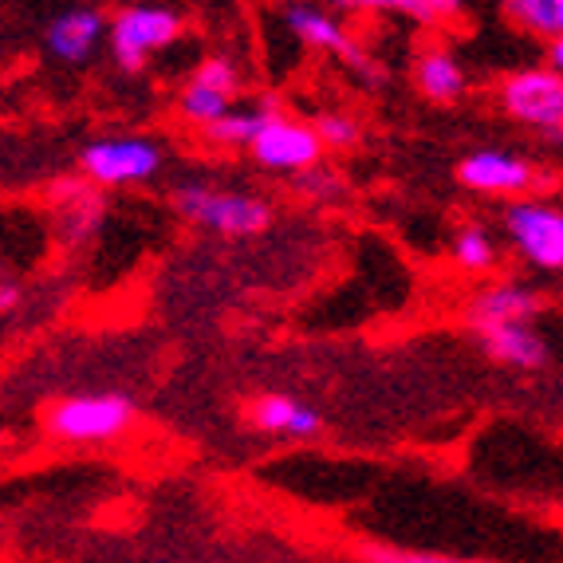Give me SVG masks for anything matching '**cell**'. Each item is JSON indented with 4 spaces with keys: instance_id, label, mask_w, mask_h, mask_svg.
<instances>
[{
    "instance_id": "6",
    "label": "cell",
    "mask_w": 563,
    "mask_h": 563,
    "mask_svg": "<svg viewBox=\"0 0 563 563\" xmlns=\"http://www.w3.org/2000/svg\"><path fill=\"white\" fill-rule=\"evenodd\" d=\"M79 166L95 189L142 186L162 169V151L151 139H95L79 151Z\"/></svg>"
},
{
    "instance_id": "7",
    "label": "cell",
    "mask_w": 563,
    "mask_h": 563,
    "mask_svg": "<svg viewBox=\"0 0 563 563\" xmlns=\"http://www.w3.org/2000/svg\"><path fill=\"white\" fill-rule=\"evenodd\" d=\"M505 229L517 241L520 256L544 273L563 268V213L548 201H512L505 209Z\"/></svg>"
},
{
    "instance_id": "16",
    "label": "cell",
    "mask_w": 563,
    "mask_h": 563,
    "mask_svg": "<svg viewBox=\"0 0 563 563\" xmlns=\"http://www.w3.org/2000/svg\"><path fill=\"white\" fill-rule=\"evenodd\" d=\"M505 16L517 20L520 29L532 32V36H540V40L563 36V4L560 0H512V4H505Z\"/></svg>"
},
{
    "instance_id": "1",
    "label": "cell",
    "mask_w": 563,
    "mask_h": 563,
    "mask_svg": "<svg viewBox=\"0 0 563 563\" xmlns=\"http://www.w3.org/2000/svg\"><path fill=\"white\" fill-rule=\"evenodd\" d=\"M139 422V406L126 395H76L47 406L44 430L47 438L67 445H103L119 442Z\"/></svg>"
},
{
    "instance_id": "5",
    "label": "cell",
    "mask_w": 563,
    "mask_h": 563,
    "mask_svg": "<svg viewBox=\"0 0 563 563\" xmlns=\"http://www.w3.org/2000/svg\"><path fill=\"white\" fill-rule=\"evenodd\" d=\"M497 99L508 119L536 126V131H548L552 142H560V134H563V76L560 71H548V67L512 71V76L500 79Z\"/></svg>"
},
{
    "instance_id": "9",
    "label": "cell",
    "mask_w": 563,
    "mask_h": 563,
    "mask_svg": "<svg viewBox=\"0 0 563 563\" xmlns=\"http://www.w3.org/2000/svg\"><path fill=\"white\" fill-rule=\"evenodd\" d=\"M284 20H288V29L296 32V36H300L308 47H316V52H331V56H339V59H347V64L358 67L363 76L375 79V67H371V59L363 56V47H358L355 40L347 36V29H343V24H339L331 12L311 9V4H291V9H284Z\"/></svg>"
},
{
    "instance_id": "17",
    "label": "cell",
    "mask_w": 563,
    "mask_h": 563,
    "mask_svg": "<svg viewBox=\"0 0 563 563\" xmlns=\"http://www.w3.org/2000/svg\"><path fill=\"white\" fill-rule=\"evenodd\" d=\"M453 261L461 268H470V273H485V268L497 264V244H493V236L481 225H470L453 236Z\"/></svg>"
},
{
    "instance_id": "22",
    "label": "cell",
    "mask_w": 563,
    "mask_h": 563,
    "mask_svg": "<svg viewBox=\"0 0 563 563\" xmlns=\"http://www.w3.org/2000/svg\"><path fill=\"white\" fill-rule=\"evenodd\" d=\"M358 560L363 563H481V560H457V555H442V552H410V548H395V544H363L358 548Z\"/></svg>"
},
{
    "instance_id": "12",
    "label": "cell",
    "mask_w": 563,
    "mask_h": 563,
    "mask_svg": "<svg viewBox=\"0 0 563 563\" xmlns=\"http://www.w3.org/2000/svg\"><path fill=\"white\" fill-rule=\"evenodd\" d=\"M249 422L264 433H284V438H316L323 430V418L311 406L291 395H261L249 402Z\"/></svg>"
},
{
    "instance_id": "4",
    "label": "cell",
    "mask_w": 563,
    "mask_h": 563,
    "mask_svg": "<svg viewBox=\"0 0 563 563\" xmlns=\"http://www.w3.org/2000/svg\"><path fill=\"white\" fill-rule=\"evenodd\" d=\"M261 111H264L261 131L249 142V154L261 166L284 169V174H308V169L320 166L323 146L316 139V131H311V122H296L291 114H284L276 99H264Z\"/></svg>"
},
{
    "instance_id": "3",
    "label": "cell",
    "mask_w": 563,
    "mask_h": 563,
    "mask_svg": "<svg viewBox=\"0 0 563 563\" xmlns=\"http://www.w3.org/2000/svg\"><path fill=\"white\" fill-rule=\"evenodd\" d=\"M174 206L186 221L206 225L213 233L225 236H256L273 225V206L264 198H249V194H221V189L206 186H181L174 194Z\"/></svg>"
},
{
    "instance_id": "20",
    "label": "cell",
    "mask_w": 563,
    "mask_h": 563,
    "mask_svg": "<svg viewBox=\"0 0 563 563\" xmlns=\"http://www.w3.org/2000/svg\"><path fill=\"white\" fill-rule=\"evenodd\" d=\"M178 111L186 122H194V126H209V122L225 119L229 111H233V99H225V95H213V91H201V87H186L178 99Z\"/></svg>"
},
{
    "instance_id": "11",
    "label": "cell",
    "mask_w": 563,
    "mask_h": 563,
    "mask_svg": "<svg viewBox=\"0 0 563 563\" xmlns=\"http://www.w3.org/2000/svg\"><path fill=\"white\" fill-rule=\"evenodd\" d=\"M103 32H107V12L91 9V4H79V9H67L59 16H52V24H47V47L64 64H87L95 56V44L103 40Z\"/></svg>"
},
{
    "instance_id": "23",
    "label": "cell",
    "mask_w": 563,
    "mask_h": 563,
    "mask_svg": "<svg viewBox=\"0 0 563 563\" xmlns=\"http://www.w3.org/2000/svg\"><path fill=\"white\" fill-rule=\"evenodd\" d=\"M390 12H406L413 20H445L457 16L461 4H450V0H395V4H383Z\"/></svg>"
},
{
    "instance_id": "25",
    "label": "cell",
    "mask_w": 563,
    "mask_h": 563,
    "mask_svg": "<svg viewBox=\"0 0 563 563\" xmlns=\"http://www.w3.org/2000/svg\"><path fill=\"white\" fill-rule=\"evenodd\" d=\"M12 308H20V288L16 284H0V311H12Z\"/></svg>"
},
{
    "instance_id": "24",
    "label": "cell",
    "mask_w": 563,
    "mask_h": 563,
    "mask_svg": "<svg viewBox=\"0 0 563 563\" xmlns=\"http://www.w3.org/2000/svg\"><path fill=\"white\" fill-rule=\"evenodd\" d=\"M296 189L300 194H311V198H320V201H331V198H339L343 194V181L335 178V174H328V169H308V174H300L296 178Z\"/></svg>"
},
{
    "instance_id": "13",
    "label": "cell",
    "mask_w": 563,
    "mask_h": 563,
    "mask_svg": "<svg viewBox=\"0 0 563 563\" xmlns=\"http://www.w3.org/2000/svg\"><path fill=\"white\" fill-rule=\"evenodd\" d=\"M481 343H485L488 358H497V363H505V366H517V371H544L548 358H552L548 339L536 328H525V323L481 331Z\"/></svg>"
},
{
    "instance_id": "18",
    "label": "cell",
    "mask_w": 563,
    "mask_h": 563,
    "mask_svg": "<svg viewBox=\"0 0 563 563\" xmlns=\"http://www.w3.org/2000/svg\"><path fill=\"white\" fill-rule=\"evenodd\" d=\"M261 122H264L261 107H256V111H229L225 119L209 122L206 134L217 146H249V142L256 139V131H261Z\"/></svg>"
},
{
    "instance_id": "19",
    "label": "cell",
    "mask_w": 563,
    "mask_h": 563,
    "mask_svg": "<svg viewBox=\"0 0 563 563\" xmlns=\"http://www.w3.org/2000/svg\"><path fill=\"white\" fill-rule=\"evenodd\" d=\"M311 131H316L320 146H331V151H351V146L363 142V126H358V119H351V114H343V111L316 114Z\"/></svg>"
},
{
    "instance_id": "26",
    "label": "cell",
    "mask_w": 563,
    "mask_h": 563,
    "mask_svg": "<svg viewBox=\"0 0 563 563\" xmlns=\"http://www.w3.org/2000/svg\"><path fill=\"white\" fill-rule=\"evenodd\" d=\"M563 67V36L548 40V71H560Z\"/></svg>"
},
{
    "instance_id": "10",
    "label": "cell",
    "mask_w": 563,
    "mask_h": 563,
    "mask_svg": "<svg viewBox=\"0 0 563 563\" xmlns=\"http://www.w3.org/2000/svg\"><path fill=\"white\" fill-rule=\"evenodd\" d=\"M544 311V300L540 291L525 288V284H497V288H485L481 296L470 300V323L477 331L488 328H512V323H525L532 328V320Z\"/></svg>"
},
{
    "instance_id": "8",
    "label": "cell",
    "mask_w": 563,
    "mask_h": 563,
    "mask_svg": "<svg viewBox=\"0 0 563 563\" xmlns=\"http://www.w3.org/2000/svg\"><path fill=\"white\" fill-rule=\"evenodd\" d=\"M457 181L473 194H493V198L520 201L528 189L540 186V169L517 154L500 151H477L457 166Z\"/></svg>"
},
{
    "instance_id": "2",
    "label": "cell",
    "mask_w": 563,
    "mask_h": 563,
    "mask_svg": "<svg viewBox=\"0 0 563 563\" xmlns=\"http://www.w3.org/2000/svg\"><path fill=\"white\" fill-rule=\"evenodd\" d=\"M186 20L181 12L162 9V4H126L114 16H107V32H111V52L119 59L122 71H142L151 52L169 47L181 36Z\"/></svg>"
},
{
    "instance_id": "21",
    "label": "cell",
    "mask_w": 563,
    "mask_h": 563,
    "mask_svg": "<svg viewBox=\"0 0 563 563\" xmlns=\"http://www.w3.org/2000/svg\"><path fill=\"white\" fill-rule=\"evenodd\" d=\"M189 87H201V91H213V95H225V99H233L236 87H241V71H236L229 59L209 56V59H201V64H198V71H194Z\"/></svg>"
},
{
    "instance_id": "14",
    "label": "cell",
    "mask_w": 563,
    "mask_h": 563,
    "mask_svg": "<svg viewBox=\"0 0 563 563\" xmlns=\"http://www.w3.org/2000/svg\"><path fill=\"white\" fill-rule=\"evenodd\" d=\"M413 84H418V91L430 103L450 107L465 95L470 79H465V71H461V64L453 59L450 47H422V56L413 64Z\"/></svg>"
},
{
    "instance_id": "15",
    "label": "cell",
    "mask_w": 563,
    "mask_h": 563,
    "mask_svg": "<svg viewBox=\"0 0 563 563\" xmlns=\"http://www.w3.org/2000/svg\"><path fill=\"white\" fill-rule=\"evenodd\" d=\"M56 198L59 221H64V233L71 241H84V236H91L99 229V221H103V194L91 181H59Z\"/></svg>"
}]
</instances>
